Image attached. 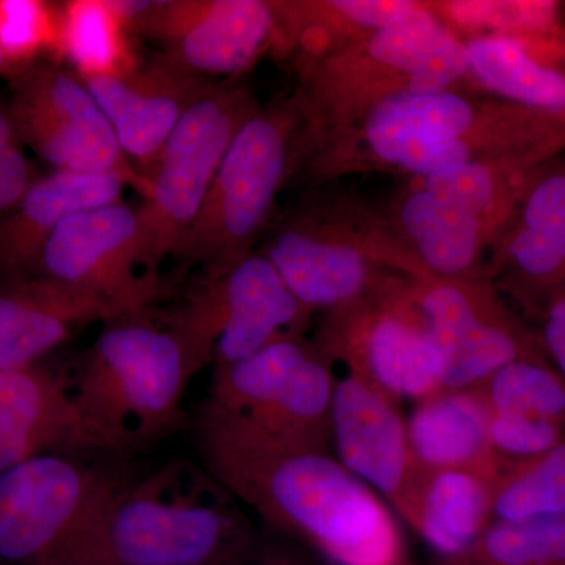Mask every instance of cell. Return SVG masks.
<instances>
[{
    "label": "cell",
    "mask_w": 565,
    "mask_h": 565,
    "mask_svg": "<svg viewBox=\"0 0 565 565\" xmlns=\"http://www.w3.org/2000/svg\"><path fill=\"white\" fill-rule=\"evenodd\" d=\"M300 118L294 99L259 107L237 131L172 263V282L193 269L217 277L255 253L294 174Z\"/></svg>",
    "instance_id": "obj_8"
},
{
    "label": "cell",
    "mask_w": 565,
    "mask_h": 565,
    "mask_svg": "<svg viewBox=\"0 0 565 565\" xmlns=\"http://www.w3.org/2000/svg\"><path fill=\"white\" fill-rule=\"evenodd\" d=\"M245 561V559H244ZM244 561H241V563L233 564V565H243Z\"/></svg>",
    "instance_id": "obj_38"
},
{
    "label": "cell",
    "mask_w": 565,
    "mask_h": 565,
    "mask_svg": "<svg viewBox=\"0 0 565 565\" xmlns=\"http://www.w3.org/2000/svg\"><path fill=\"white\" fill-rule=\"evenodd\" d=\"M134 35L206 79L233 81L273 50V0H122Z\"/></svg>",
    "instance_id": "obj_16"
},
{
    "label": "cell",
    "mask_w": 565,
    "mask_h": 565,
    "mask_svg": "<svg viewBox=\"0 0 565 565\" xmlns=\"http://www.w3.org/2000/svg\"><path fill=\"white\" fill-rule=\"evenodd\" d=\"M427 7L462 41L479 36L565 39L564 6L555 0H435Z\"/></svg>",
    "instance_id": "obj_29"
},
{
    "label": "cell",
    "mask_w": 565,
    "mask_h": 565,
    "mask_svg": "<svg viewBox=\"0 0 565 565\" xmlns=\"http://www.w3.org/2000/svg\"><path fill=\"white\" fill-rule=\"evenodd\" d=\"M211 82L159 54L125 76L84 84L109 120L121 150L148 178L178 122Z\"/></svg>",
    "instance_id": "obj_20"
},
{
    "label": "cell",
    "mask_w": 565,
    "mask_h": 565,
    "mask_svg": "<svg viewBox=\"0 0 565 565\" xmlns=\"http://www.w3.org/2000/svg\"><path fill=\"white\" fill-rule=\"evenodd\" d=\"M258 109L237 79L211 82L178 122L148 177L150 195L136 207L141 244L156 266L173 258L230 145Z\"/></svg>",
    "instance_id": "obj_11"
},
{
    "label": "cell",
    "mask_w": 565,
    "mask_h": 565,
    "mask_svg": "<svg viewBox=\"0 0 565 565\" xmlns=\"http://www.w3.org/2000/svg\"><path fill=\"white\" fill-rule=\"evenodd\" d=\"M476 392L490 412L530 416L565 427V379L545 359L505 364Z\"/></svg>",
    "instance_id": "obj_31"
},
{
    "label": "cell",
    "mask_w": 565,
    "mask_h": 565,
    "mask_svg": "<svg viewBox=\"0 0 565 565\" xmlns=\"http://www.w3.org/2000/svg\"><path fill=\"white\" fill-rule=\"evenodd\" d=\"M487 275L525 313L565 288V163L544 167L487 259Z\"/></svg>",
    "instance_id": "obj_19"
},
{
    "label": "cell",
    "mask_w": 565,
    "mask_h": 565,
    "mask_svg": "<svg viewBox=\"0 0 565 565\" xmlns=\"http://www.w3.org/2000/svg\"><path fill=\"white\" fill-rule=\"evenodd\" d=\"M32 275L99 300L117 319L148 313L170 285L145 252L137 211L125 202L63 222L44 244Z\"/></svg>",
    "instance_id": "obj_13"
},
{
    "label": "cell",
    "mask_w": 565,
    "mask_h": 565,
    "mask_svg": "<svg viewBox=\"0 0 565 565\" xmlns=\"http://www.w3.org/2000/svg\"><path fill=\"white\" fill-rule=\"evenodd\" d=\"M204 468L274 526L338 565H403L385 501L330 452L282 451L200 423Z\"/></svg>",
    "instance_id": "obj_2"
},
{
    "label": "cell",
    "mask_w": 565,
    "mask_h": 565,
    "mask_svg": "<svg viewBox=\"0 0 565 565\" xmlns=\"http://www.w3.org/2000/svg\"><path fill=\"white\" fill-rule=\"evenodd\" d=\"M99 300L39 275L0 288V373L39 364L82 327L115 321Z\"/></svg>",
    "instance_id": "obj_22"
},
{
    "label": "cell",
    "mask_w": 565,
    "mask_h": 565,
    "mask_svg": "<svg viewBox=\"0 0 565 565\" xmlns=\"http://www.w3.org/2000/svg\"><path fill=\"white\" fill-rule=\"evenodd\" d=\"M489 407L476 390L441 388L415 403L408 441L423 471L475 470L498 478L489 441Z\"/></svg>",
    "instance_id": "obj_26"
},
{
    "label": "cell",
    "mask_w": 565,
    "mask_h": 565,
    "mask_svg": "<svg viewBox=\"0 0 565 565\" xmlns=\"http://www.w3.org/2000/svg\"><path fill=\"white\" fill-rule=\"evenodd\" d=\"M313 315L256 250L225 274L199 277L169 318L203 370L243 362L280 341L302 340Z\"/></svg>",
    "instance_id": "obj_12"
},
{
    "label": "cell",
    "mask_w": 565,
    "mask_h": 565,
    "mask_svg": "<svg viewBox=\"0 0 565 565\" xmlns=\"http://www.w3.org/2000/svg\"><path fill=\"white\" fill-rule=\"evenodd\" d=\"M313 344L397 404L444 388L440 353L403 275L382 274L359 299L326 313Z\"/></svg>",
    "instance_id": "obj_10"
},
{
    "label": "cell",
    "mask_w": 565,
    "mask_h": 565,
    "mask_svg": "<svg viewBox=\"0 0 565 565\" xmlns=\"http://www.w3.org/2000/svg\"><path fill=\"white\" fill-rule=\"evenodd\" d=\"M548 163L493 159L411 178L386 215L429 277H489L493 245Z\"/></svg>",
    "instance_id": "obj_7"
},
{
    "label": "cell",
    "mask_w": 565,
    "mask_h": 565,
    "mask_svg": "<svg viewBox=\"0 0 565 565\" xmlns=\"http://www.w3.org/2000/svg\"><path fill=\"white\" fill-rule=\"evenodd\" d=\"M299 68L294 172L308 152L355 128L382 103L456 90L470 79L465 41L430 13L427 2L412 17Z\"/></svg>",
    "instance_id": "obj_4"
},
{
    "label": "cell",
    "mask_w": 565,
    "mask_h": 565,
    "mask_svg": "<svg viewBox=\"0 0 565 565\" xmlns=\"http://www.w3.org/2000/svg\"><path fill=\"white\" fill-rule=\"evenodd\" d=\"M465 47L482 93L565 120V39L479 36Z\"/></svg>",
    "instance_id": "obj_24"
},
{
    "label": "cell",
    "mask_w": 565,
    "mask_h": 565,
    "mask_svg": "<svg viewBox=\"0 0 565 565\" xmlns=\"http://www.w3.org/2000/svg\"><path fill=\"white\" fill-rule=\"evenodd\" d=\"M334 379L313 343L280 341L214 367L200 422L282 451L330 452Z\"/></svg>",
    "instance_id": "obj_9"
},
{
    "label": "cell",
    "mask_w": 565,
    "mask_h": 565,
    "mask_svg": "<svg viewBox=\"0 0 565 565\" xmlns=\"http://www.w3.org/2000/svg\"><path fill=\"white\" fill-rule=\"evenodd\" d=\"M565 514V441L544 455L509 465L493 484V522Z\"/></svg>",
    "instance_id": "obj_30"
},
{
    "label": "cell",
    "mask_w": 565,
    "mask_h": 565,
    "mask_svg": "<svg viewBox=\"0 0 565 565\" xmlns=\"http://www.w3.org/2000/svg\"><path fill=\"white\" fill-rule=\"evenodd\" d=\"M58 6L41 0H0V52L13 74L29 68L41 52L54 54Z\"/></svg>",
    "instance_id": "obj_33"
},
{
    "label": "cell",
    "mask_w": 565,
    "mask_h": 565,
    "mask_svg": "<svg viewBox=\"0 0 565 565\" xmlns=\"http://www.w3.org/2000/svg\"><path fill=\"white\" fill-rule=\"evenodd\" d=\"M241 501L206 470L170 460L110 484L43 565H233L250 553Z\"/></svg>",
    "instance_id": "obj_3"
},
{
    "label": "cell",
    "mask_w": 565,
    "mask_h": 565,
    "mask_svg": "<svg viewBox=\"0 0 565 565\" xmlns=\"http://www.w3.org/2000/svg\"><path fill=\"white\" fill-rule=\"evenodd\" d=\"M526 316L546 362L565 379V288L546 296Z\"/></svg>",
    "instance_id": "obj_36"
},
{
    "label": "cell",
    "mask_w": 565,
    "mask_h": 565,
    "mask_svg": "<svg viewBox=\"0 0 565 565\" xmlns=\"http://www.w3.org/2000/svg\"><path fill=\"white\" fill-rule=\"evenodd\" d=\"M110 476L61 455L0 475V559L43 565L76 530Z\"/></svg>",
    "instance_id": "obj_17"
},
{
    "label": "cell",
    "mask_w": 565,
    "mask_h": 565,
    "mask_svg": "<svg viewBox=\"0 0 565 565\" xmlns=\"http://www.w3.org/2000/svg\"><path fill=\"white\" fill-rule=\"evenodd\" d=\"M258 252L313 313L353 302L385 273L427 277L388 215L351 193L311 192Z\"/></svg>",
    "instance_id": "obj_6"
},
{
    "label": "cell",
    "mask_w": 565,
    "mask_h": 565,
    "mask_svg": "<svg viewBox=\"0 0 565 565\" xmlns=\"http://www.w3.org/2000/svg\"><path fill=\"white\" fill-rule=\"evenodd\" d=\"M32 166L22 150V143L9 111L0 110V222L31 188Z\"/></svg>",
    "instance_id": "obj_35"
},
{
    "label": "cell",
    "mask_w": 565,
    "mask_h": 565,
    "mask_svg": "<svg viewBox=\"0 0 565 565\" xmlns=\"http://www.w3.org/2000/svg\"><path fill=\"white\" fill-rule=\"evenodd\" d=\"M493 522V479L475 470L424 471L411 525L435 552L463 561Z\"/></svg>",
    "instance_id": "obj_27"
},
{
    "label": "cell",
    "mask_w": 565,
    "mask_h": 565,
    "mask_svg": "<svg viewBox=\"0 0 565 565\" xmlns=\"http://www.w3.org/2000/svg\"><path fill=\"white\" fill-rule=\"evenodd\" d=\"M465 561L471 565H565V514L494 520Z\"/></svg>",
    "instance_id": "obj_32"
},
{
    "label": "cell",
    "mask_w": 565,
    "mask_h": 565,
    "mask_svg": "<svg viewBox=\"0 0 565 565\" xmlns=\"http://www.w3.org/2000/svg\"><path fill=\"white\" fill-rule=\"evenodd\" d=\"M200 371L169 315L148 311L106 323L74 374V394L104 451H126L178 426L182 396Z\"/></svg>",
    "instance_id": "obj_5"
},
{
    "label": "cell",
    "mask_w": 565,
    "mask_h": 565,
    "mask_svg": "<svg viewBox=\"0 0 565 565\" xmlns=\"http://www.w3.org/2000/svg\"><path fill=\"white\" fill-rule=\"evenodd\" d=\"M489 441L503 470L564 444L565 427L530 416L490 412Z\"/></svg>",
    "instance_id": "obj_34"
},
{
    "label": "cell",
    "mask_w": 565,
    "mask_h": 565,
    "mask_svg": "<svg viewBox=\"0 0 565 565\" xmlns=\"http://www.w3.org/2000/svg\"><path fill=\"white\" fill-rule=\"evenodd\" d=\"M422 6L416 0H273L270 51L305 65L412 17Z\"/></svg>",
    "instance_id": "obj_25"
},
{
    "label": "cell",
    "mask_w": 565,
    "mask_h": 565,
    "mask_svg": "<svg viewBox=\"0 0 565 565\" xmlns=\"http://www.w3.org/2000/svg\"><path fill=\"white\" fill-rule=\"evenodd\" d=\"M128 185L111 174L54 170L32 182L0 222V275L28 277L52 233L81 212L121 203Z\"/></svg>",
    "instance_id": "obj_23"
},
{
    "label": "cell",
    "mask_w": 565,
    "mask_h": 565,
    "mask_svg": "<svg viewBox=\"0 0 565 565\" xmlns=\"http://www.w3.org/2000/svg\"><path fill=\"white\" fill-rule=\"evenodd\" d=\"M2 74H10L11 76V71L9 65H7V62L3 61L2 52H0V76H2Z\"/></svg>",
    "instance_id": "obj_37"
},
{
    "label": "cell",
    "mask_w": 565,
    "mask_h": 565,
    "mask_svg": "<svg viewBox=\"0 0 565 565\" xmlns=\"http://www.w3.org/2000/svg\"><path fill=\"white\" fill-rule=\"evenodd\" d=\"M444 364V388L476 390L505 364L545 359L530 323L489 277L408 278Z\"/></svg>",
    "instance_id": "obj_15"
},
{
    "label": "cell",
    "mask_w": 565,
    "mask_h": 565,
    "mask_svg": "<svg viewBox=\"0 0 565 565\" xmlns=\"http://www.w3.org/2000/svg\"><path fill=\"white\" fill-rule=\"evenodd\" d=\"M565 151V120L462 88L397 96L355 128L308 152L297 167L316 184L353 173L411 178L493 159L553 162Z\"/></svg>",
    "instance_id": "obj_1"
},
{
    "label": "cell",
    "mask_w": 565,
    "mask_h": 565,
    "mask_svg": "<svg viewBox=\"0 0 565 565\" xmlns=\"http://www.w3.org/2000/svg\"><path fill=\"white\" fill-rule=\"evenodd\" d=\"M330 435L341 465L411 523L424 471L396 401L359 375H337Z\"/></svg>",
    "instance_id": "obj_18"
},
{
    "label": "cell",
    "mask_w": 565,
    "mask_h": 565,
    "mask_svg": "<svg viewBox=\"0 0 565 565\" xmlns=\"http://www.w3.org/2000/svg\"><path fill=\"white\" fill-rule=\"evenodd\" d=\"M10 120L21 143L54 170L111 174L147 199L151 181L121 150L87 85L57 66H29L11 76Z\"/></svg>",
    "instance_id": "obj_14"
},
{
    "label": "cell",
    "mask_w": 565,
    "mask_h": 565,
    "mask_svg": "<svg viewBox=\"0 0 565 565\" xmlns=\"http://www.w3.org/2000/svg\"><path fill=\"white\" fill-rule=\"evenodd\" d=\"M104 451L88 429L73 377L43 364L0 373V475L62 451Z\"/></svg>",
    "instance_id": "obj_21"
},
{
    "label": "cell",
    "mask_w": 565,
    "mask_h": 565,
    "mask_svg": "<svg viewBox=\"0 0 565 565\" xmlns=\"http://www.w3.org/2000/svg\"><path fill=\"white\" fill-rule=\"evenodd\" d=\"M54 55L68 63L82 82L125 76L143 62L121 0L58 3Z\"/></svg>",
    "instance_id": "obj_28"
}]
</instances>
